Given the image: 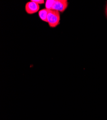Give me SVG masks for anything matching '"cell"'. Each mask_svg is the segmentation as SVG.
I'll list each match as a JSON object with an SVG mask.
<instances>
[{
	"instance_id": "cell-3",
	"label": "cell",
	"mask_w": 107,
	"mask_h": 120,
	"mask_svg": "<svg viewBox=\"0 0 107 120\" xmlns=\"http://www.w3.org/2000/svg\"><path fill=\"white\" fill-rule=\"evenodd\" d=\"M40 10V5L31 0L27 2L25 5V11L29 15H32L37 12Z\"/></svg>"
},
{
	"instance_id": "cell-7",
	"label": "cell",
	"mask_w": 107,
	"mask_h": 120,
	"mask_svg": "<svg viewBox=\"0 0 107 120\" xmlns=\"http://www.w3.org/2000/svg\"><path fill=\"white\" fill-rule=\"evenodd\" d=\"M106 15L107 16V6L106 7Z\"/></svg>"
},
{
	"instance_id": "cell-1",
	"label": "cell",
	"mask_w": 107,
	"mask_h": 120,
	"mask_svg": "<svg viewBox=\"0 0 107 120\" xmlns=\"http://www.w3.org/2000/svg\"><path fill=\"white\" fill-rule=\"evenodd\" d=\"M60 13L59 11L48 10L47 23L52 28H55L60 24Z\"/></svg>"
},
{
	"instance_id": "cell-6",
	"label": "cell",
	"mask_w": 107,
	"mask_h": 120,
	"mask_svg": "<svg viewBox=\"0 0 107 120\" xmlns=\"http://www.w3.org/2000/svg\"><path fill=\"white\" fill-rule=\"evenodd\" d=\"M32 1L35 2L38 4H44L45 3V1L44 0H32Z\"/></svg>"
},
{
	"instance_id": "cell-5",
	"label": "cell",
	"mask_w": 107,
	"mask_h": 120,
	"mask_svg": "<svg viewBox=\"0 0 107 120\" xmlns=\"http://www.w3.org/2000/svg\"><path fill=\"white\" fill-rule=\"evenodd\" d=\"M54 2V0H49V1L47 0V1H46L45 3L46 9L48 10H51Z\"/></svg>"
},
{
	"instance_id": "cell-2",
	"label": "cell",
	"mask_w": 107,
	"mask_h": 120,
	"mask_svg": "<svg viewBox=\"0 0 107 120\" xmlns=\"http://www.w3.org/2000/svg\"><path fill=\"white\" fill-rule=\"evenodd\" d=\"M68 2L67 0H56L55 1L51 10L63 13L68 6Z\"/></svg>"
},
{
	"instance_id": "cell-4",
	"label": "cell",
	"mask_w": 107,
	"mask_h": 120,
	"mask_svg": "<svg viewBox=\"0 0 107 120\" xmlns=\"http://www.w3.org/2000/svg\"><path fill=\"white\" fill-rule=\"evenodd\" d=\"M48 10L46 8L43 9L38 12V15L40 19L44 22H47V15Z\"/></svg>"
}]
</instances>
